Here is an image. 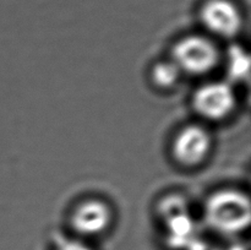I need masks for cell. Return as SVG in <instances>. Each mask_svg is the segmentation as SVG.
Here are the masks:
<instances>
[{
    "label": "cell",
    "instance_id": "obj_3",
    "mask_svg": "<svg viewBox=\"0 0 251 250\" xmlns=\"http://www.w3.org/2000/svg\"><path fill=\"white\" fill-rule=\"evenodd\" d=\"M194 109L203 119L218 122L232 114L237 104L235 92L225 81H215L201 86L193 98Z\"/></svg>",
    "mask_w": 251,
    "mask_h": 250
},
{
    "label": "cell",
    "instance_id": "obj_5",
    "mask_svg": "<svg viewBox=\"0 0 251 250\" xmlns=\"http://www.w3.org/2000/svg\"><path fill=\"white\" fill-rule=\"evenodd\" d=\"M201 20L208 31L223 38L234 37L242 27L239 10L228 0H210L203 6Z\"/></svg>",
    "mask_w": 251,
    "mask_h": 250
},
{
    "label": "cell",
    "instance_id": "obj_4",
    "mask_svg": "<svg viewBox=\"0 0 251 250\" xmlns=\"http://www.w3.org/2000/svg\"><path fill=\"white\" fill-rule=\"evenodd\" d=\"M212 149L210 132L201 125H188L173 142V156L184 167H196L207 158Z\"/></svg>",
    "mask_w": 251,
    "mask_h": 250
},
{
    "label": "cell",
    "instance_id": "obj_2",
    "mask_svg": "<svg viewBox=\"0 0 251 250\" xmlns=\"http://www.w3.org/2000/svg\"><path fill=\"white\" fill-rule=\"evenodd\" d=\"M172 60L183 74L205 75L212 71L218 64L220 51L216 44L208 38L189 36L176 44Z\"/></svg>",
    "mask_w": 251,
    "mask_h": 250
},
{
    "label": "cell",
    "instance_id": "obj_8",
    "mask_svg": "<svg viewBox=\"0 0 251 250\" xmlns=\"http://www.w3.org/2000/svg\"><path fill=\"white\" fill-rule=\"evenodd\" d=\"M249 58L244 51L239 48H235L230 51L228 58V70L232 77L242 78L249 70Z\"/></svg>",
    "mask_w": 251,
    "mask_h": 250
},
{
    "label": "cell",
    "instance_id": "obj_7",
    "mask_svg": "<svg viewBox=\"0 0 251 250\" xmlns=\"http://www.w3.org/2000/svg\"><path fill=\"white\" fill-rule=\"evenodd\" d=\"M181 74L180 69L173 60L159 61L152 69V80L158 87L171 88L176 85Z\"/></svg>",
    "mask_w": 251,
    "mask_h": 250
},
{
    "label": "cell",
    "instance_id": "obj_9",
    "mask_svg": "<svg viewBox=\"0 0 251 250\" xmlns=\"http://www.w3.org/2000/svg\"><path fill=\"white\" fill-rule=\"evenodd\" d=\"M58 250H92L87 244L78 240H69L65 242L63 245H60Z\"/></svg>",
    "mask_w": 251,
    "mask_h": 250
},
{
    "label": "cell",
    "instance_id": "obj_6",
    "mask_svg": "<svg viewBox=\"0 0 251 250\" xmlns=\"http://www.w3.org/2000/svg\"><path fill=\"white\" fill-rule=\"evenodd\" d=\"M112 210L100 200H87L74 211L71 225L82 235H97L104 232L112 223Z\"/></svg>",
    "mask_w": 251,
    "mask_h": 250
},
{
    "label": "cell",
    "instance_id": "obj_1",
    "mask_svg": "<svg viewBox=\"0 0 251 250\" xmlns=\"http://www.w3.org/2000/svg\"><path fill=\"white\" fill-rule=\"evenodd\" d=\"M250 202L245 194L222 190L210 196L205 205L208 225L223 234H237L250 223Z\"/></svg>",
    "mask_w": 251,
    "mask_h": 250
}]
</instances>
